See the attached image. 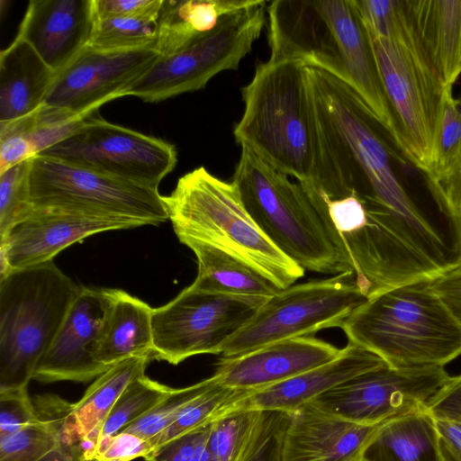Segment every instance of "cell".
I'll use <instances>...</instances> for the list:
<instances>
[{
    "instance_id": "cell-41",
    "label": "cell",
    "mask_w": 461,
    "mask_h": 461,
    "mask_svg": "<svg viewBox=\"0 0 461 461\" xmlns=\"http://www.w3.org/2000/svg\"><path fill=\"white\" fill-rule=\"evenodd\" d=\"M151 451L149 440L122 431L101 442L97 446L95 458L98 461H131L144 457Z\"/></svg>"
},
{
    "instance_id": "cell-3",
    "label": "cell",
    "mask_w": 461,
    "mask_h": 461,
    "mask_svg": "<svg viewBox=\"0 0 461 461\" xmlns=\"http://www.w3.org/2000/svg\"><path fill=\"white\" fill-rule=\"evenodd\" d=\"M244 111L233 135L277 171L301 184L317 181L321 142L308 66L297 59L259 64L241 88Z\"/></svg>"
},
{
    "instance_id": "cell-42",
    "label": "cell",
    "mask_w": 461,
    "mask_h": 461,
    "mask_svg": "<svg viewBox=\"0 0 461 461\" xmlns=\"http://www.w3.org/2000/svg\"><path fill=\"white\" fill-rule=\"evenodd\" d=\"M427 410L436 420L461 423V375L449 377L429 401Z\"/></svg>"
},
{
    "instance_id": "cell-26",
    "label": "cell",
    "mask_w": 461,
    "mask_h": 461,
    "mask_svg": "<svg viewBox=\"0 0 461 461\" xmlns=\"http://www.w3.org/2000/svg\"><path fill=\"white\" fill-rule=\"evenodd\" d=\"M197 260V289L248 297L268 299L279 290L272 282L238 258L210 244L179 238Z\"/></svg>"
},
{
    "instance_id": "cell-37",
    "label": "cell",
    "mask_w": 461,
    "mask_h": 461,
    "mask_svg": "<svg viewBox=\"0 0 461 461\" xmlns=\"http://www.w3.org/2000/svg\"><path fill=\"white\" fill-rule=\"evenodd\" d=\"M39 419L28 387L0 390V434L13 433Z\"/></svg>"
},
{
    "instance_id": "cell-25",
    "label": "cell",
    "mask_w": 461,
    "mask_h": 461,
    "mask_svg": "<svg viewBox=\"0 0 461 461\" xmlns=\"http://www.w3.org/2000/svg\"><path fill=\"white\" fill-rule=\"evenodd\" d=\"M259 0H164L158 19L155 50L167 58L212 31L226 14Z\"/></svg>"
},
{
    "instance_id": "cell-13",
    "label": "cell",
    "mask_w": 461,
    "mask_h": 461,
    "mask_svg": "<svg viewBox=\"0 0 461 461\" xmlns=\"http://www.w3.org/2000/svg\"><path fill=\"white\" fill-rule=\"evenodd\" d=\"M158 190L177 160L173 144L109 122L93 113L41 154Z\"/></svg>"
},
{
    "instance_id": "cell-46",
    "label": "cell",
    "mask_w": 461,
    "mask_h": 461,
    "mask_svg": "<svg viewBox=\"0 0 461 461\" xmlns=\"http://www.w3.org/2000/svg\"><path fill=\"white\" fill-rule=\"evenodd\" d=\"M362 461H366V460L363 459Z\"/></svg>"
},
{
    "instance_id": "cell-15",
    "label": "cell",
    "mask_w": 461,
    "mask_h": 461,
    "mask_svg": "<svg viewBox=\"0 0 461 461\" xmlns=\"http://www.w3.org/2000/svg\"><path fill=\"white\" fill-rule=\"evenodd\" d=\"M158 59L154 48L110 51L86 45L56 73L43 104L88 116L102 104L125 96Z\"/></svg>"
},
{
    "instance_id": "cell-9",
    "label": "cell",
    "mask_w": 461,
    "mask_h": 461,
    "mask_svg": "<svg viewBox=\"0 0 461 461\" xmlns=\"http://www.w3.org/2000/svg\"><path fill=\"white\" fill-rule=\"evenodd\" d=\"M366 297L354 271L292 285L268 298L221 348V358L339 327Z\"/></svg>"
},
{
    "instance_id": "cell-36",
    "label": "cell",
    "mask_w": 461,
    "mask_h": 461,
    "mask_svg": "<svg viewBox=\"0 0 461 461\" xmlns=\"http://www.w3.org/2000/svg\"><path fill=\"white\" fill-rule=\"evenodd\" d=\"M208 423L169 440L149 452L143 461H217L209 447Z\"/></svg>"
},
{
    "instance_id": "cell-31",
    "label": "cell",
    "mask_w": 461,
    "mask_h": 461,
    "mask_svg": "<svg viewBox=\"0 0 461 461\" xmlns=\"http://www.w3.org/2000/svg\"><path fill=\"white\" fill-rule=\"evenodd\" d=\"M158 21L140 17H115L95 21L88 46L121 51L154 48Z\"/></svg>"
},
{
    "instance_id": "cell-4",
    "label": "cell",
    "mask_w": 461,
    "mask_h": 461,
    "mask_svg": "<svg viewBox=\"0 0 461 461\" xmlns=\"http://www.w3.org/2000/svg\"><path fill=\"white\" fill-rule=\"evenodd\" d=\"M429 282L406 284L366 299L340 326L348 341L395 369L444 367L461 356V324Z\"/></svg>"
},
{
    "instance_id": "cell-7",
    "label": "cell",
    "mask_w": 461,
    "mask_h": 461,
    "mask_svg": "<svg viewBox=\"0 0 461 461\" xmlns=\"http://www.w3.org/2000/svg\"><path fill=\"white\" fill-rule=\"evenodd\" d=\"M80 288L53 261L0 278V390L28 387Z\"/></svg>"
},
{
    "instance_id": "cell-39",
    "label": "cell",
    "mask_w": 461,
    "mask_h": 461,
    "mask_svg": "<svg viewBox=\"0 0 461 461\" xmlns=\"http://www.w3.org/2000/svg\"><path fill=\"white\" fill-rule=\"evenodd\" d=\"M426 182L437 205L461 222V151L444 173Z\"/></svg>"
},
{
    "instance_id": "cell-10",
    "label": "cell",
    "mask_w": 461,
    "mask_h": 461,
    "mask_svg": "<svg viewBox=\"0 0 461 461\" xmlns=\"http://www.w3.org/2000/svg\"><path fill=\"white\" fill-rule=\"evenodd\" d=\"M29 192L34 208L134 220L146 225L168 220L158 190L48 156L31 158Z\"/></svg>"
},
{
    "instance_id": "cell-22",
    "label": "cell",
    "mask_w": 461,
    "mask_h": 461,
    "mask_svg": "<svg viewBox=\"0 0 461 461\" xmlns=\"http://www.w3.org/2000/svg\"><path fill=\"white\" fill-rule=\"evenodd\" d=\"M55 76L31 45L16 36L0 53V124L37 111Z\"/></svg>"
},
{
    "instance_id": "cell-43",
    "label": "cell",
    "mask_w": 461,
    "mask_h": 461,
    "mask_svg": "<svg viewBox=\"0 0 461 461\" xmlns=\"http://www.w3.org/2000/svg\"><path fill=\"white\" fill-rule=\"evenodd\" d=\"M429 283L432 290L461 324V262Z\"/></svg>"
},
{
    "instance_id": "cell-21",
    "label": "cell",
    "mask_w": 461,
    "mask_h": 461,
    "mask_svg": "<svg viewBox=\"0 0 461 461\" xmlns=\"http://www.w3.org/2000/svg\"><path fill=\"white\" fill-rule=\"evenodd\" d=\"M384 364L377 355L348 342L335 359L249 394L233 411L256 410L288 413L339 384Z\"/></svg>"
},
{
    "instance_id": "cell-38",
    "label": "cell",
    "mask_w": 461,
    "mask_h": 461,
    "mask_svg": "<svg viewBox=\"0 0 461 461\" xmlns=\"http://www.w3.org/2000/svg\"><path fill=\"white\" fill-rule=\"evenodd\" d=\"M288 413L265 411L261 428L244 461H280L282 438Z\"/></svg>"
},
{
    "instance_id": "cell-29",
    "label": "cell",
    "mask_w": 461,
    "mask_h": 461,
    "mask_svg": "<svg viewBox=\"0 0 461 461\" xmlns=\"http://www.w3.org/2000/svg\"><path fill=\"white\" fill-rule=\"evenodd\" d=\"M265 411H232L212 424L209 447L217 461H244L258 436Z\"/></svg>"
},
{
    "instance_id": "cell-18",
    "label": "cell",
    "mask_w": 461,
    "mask_h": 461,
    "mask_svg": "<svg viewBox=\"0 0 461 461\" xmlns=\"http://www.w3.org/2000/svg\"><path fill=\"white\" fill-rule=\"evenodd\" d=\"M340 351L314 337L293 338L238 357H220L213 375L225 386L254 393L330 362Z\"/></svg>"
},
{
    "instance_id": "cell-1",
    "label": "cell",
    "mask_w": 461,
    "mask_h": 461,
    "mask_svg": "<svg viewBox=\"0 0 461 461\" xmlns=\"http://www.w3.org/2000/svg\"><path fill=\"white\" fill-rule=\"evenodd\" d=\"M308 77L321 142L318 177L311 185L331 200L354 195L366 209L434 221L400 181L389 136L359 95L322 69L308 67Z\"/></svg>"
},
{
    "instance_id": "cell-27",
    "label": "cell",
    "mask_w": 461,
    "mask_h": 461,
    "mask_svg": "<svg viewBox=\"0 0 461 461\" xmlns=\"http://www.w3.org/2000/svg\"><path fill=\"white\" fill-rule=\"evenodd\" d=\"M366 461H443L436 420L427 409L388 420L366 448Z\"/></svg>"
},
{
    "instance_id": "cell-44",
    "label": "cell",
    "mask_w": 461,
    "mask_h": 461,
    "mask_svg": "<svg viewBox=\"0 0 461 461\" xmlns=\"http://www.w3.org/2000/svg\"><path fill=\"white\" fill-rule=\"evenodd\" d=\"M436 428L443 461H461V423L436 420Z\"/></svg>"
},
{
    "instance_id": "cell-11",
    "label": "cell",
    "mask_w": 461,
    "mask_h": 461,
    "mask_svg": "<svg viewBox=\"0 0 461 461\" xmlns=\"http://www.w3.org/2000/svg\"><path fill=\"white\" fill-rule=\"evenodd\" d=\"M267 1L224 15L194 42L160 58L125 93L156 103L203 88L215 75L237 69L251 50L266 22Z\"/></svg>"
},
{
    "instance_id": "cell-23",
    "label": "cell",
    "mask_w": 461,
    "mask_h": 461,
    "mask_svg": "<svg viewBox=\"0 0 461 461\" xmlns=\"http://www.w3.org/2000/svg\"><path fill=\"white\" fill-rule=\"evenodd\" d=\"M109 295L97 360L112 366L133 357H152L153 308L123 290L109 288Z\"/></svg>"
},
{
    "instance_id": "cell-17",
    "label": "cell",
    "mask_w": 461,
    "mask_h": 461,
    "mask_svg": "<svg viewBox=\"0 0 461 461\" xmlns=\"http://www.w3.org/2000/svg\"><path fill=\"white\" fill-rule=\"evenodd\" d=\"M109 301V288L81 286L32 379L87 382L111 367L96 358Z\"/></svg>"
},
{
    "instance_id": "cell-35",
    "label": "cell",
    "mask_w": 461,
    "mask_h": 461,
    "mask_svg": "<svg viewBox=\"0 0 461 461\" xmlns=\"http://www.w3.org/2000/svg\"><path fill=\"white\" fill-rule=\"evenodd\" d=\"M461 151V102L453 95V86H447L439 120L435 158L426 179L444 173Z\"/></svg>"
},
{
    "instance_id": "cell-19",
    "label": "cell",
    "mask_w": 461,
    "mask_h": 461,
    "mask_svg": "<svg viewBox=\"0 0 461 461\" xmlns=\"http://www.w3.org/2000/svg\"><path fill=\"white\" fill-rule=\"evenodd\" d=\"M387 421L357 424L304 404L288 412L280 461H362Z\"/></svg>"
},
{
    "instance_id": "cell-30",
    "label": "cell",
    "mask_w": 461,
    "mask_h": 461,
    "mask_svg": "<svg viewBox=\"0 0 461 461\" xmlns=\"http://www.w3.org/2000/svg\"><path fill=\"white\" fill-rule=\"evenodd\" d=\"M171 390L145 375L134 379L117 399L99 433L97 446L123 431L150 411ZM97 448V447H96Z\"/></svg>"
},
{
    "instance_id": "cell-5",
    "label": "cell",
    "mask_w": 461,
    "mask_h": 461,
    "mask_svg": "<svg viewBox=\"0 0 461 461\" xmlns=\"http://www.w3.org/2000/svg\"><path fill=\"white\" fill-rule=\"evenodd\" d=\"M231 182L265 235L304 270L338 275L352 270L341 239L299 182L241 147Z\"/></svg>"
},
{
    "instance_id": "cell-20",
    "label": "cell",
    "mask_w": 461,
    "mask_h": 461,
    "mask_svg": "<svg viewBox=\"0 0 461 461\" xmlns=\"http://www.w3.org/2000/svg\"><path fill=\"white\" fill-rule=\"evenodd\" d=\"M95 21L93 0H32L16 36L58 73L88 44Z\"/></svg>"
},
{
    "instance_id": "cell-33",
    "label": "cell",
    "mask_w": 461,
    "mask_h": 461,
    "mask_svg": "<svg viewBox=\"0 0 461 461\" xmlns=\"http://www.w3.org/2000/svg\"><path fill=\"white\" fill-rule=\"evenodd\" d=\"M209 383L210 377L186 387L171 388L158 403L123 431L146 440L154 438L175 422L183 410L206 389Z\"/></svg>"
},
{
    "instance_id": "cell-45",
    "label": "cell",
    "mask_w": 461,
    "mask_h": 461,
    "mask_svg": "<svg viewBox=\"0 0 461 461\" xmlns=\"http://www.w3.org/2000/svg\"><path fill=\"white\" fill-rule=\"evenodd\" d=\"M39 461H98V459H86L78 448L59 445Z\"/></svg>"
},
{
    "instance_id": "cell-8",
    "label": "cell",
    "mask_w": 461,
    "mask_h": 461,
    "mask_svg": "<svg viewBox=\"0 0 461 461\" xmlns=\"http://www.w3.org/2000/svg\"><path fill=\"white\" fill-rule=\"evenodd\" d=\"M369 37L397 129L396 147L428 176L434 163L443 96L448 86L430 61L411 13L395 40Z\"/></svg>"
},
{
    "instance_id": "cell-24",
    "label": "cell",
    "mask_w": 461,
    "mask_h": 461,
    "mask_svg": "<svg viewBox=\"0 0 461 461\" xmlns=\"http://www.w3.org/2000/svg\"><path fill=\"white\" fill-rule=\"evenodd\" d=\"M416 30L445 86L461 74V0H407Z\"/></svg>"
},
{
    "instance_id": "cell-14",
    "label": "cell",
    "mask_w": 461,
    "mask_h": 461,
    "mask_svg": "<svg viewBox=\"0 0 461 461\" xmlns=\"http://www.w3.org/2000/svg\"><path fill=\"white\" fill-rule=\"evenodd\" d=\"M449 377L442 366L395 369L384 364L306 404L348 421L373 425L427 409Z\"/></svg>"
},
{
    "instance_id": "cell-28",
    "label": "cell",
    "mask_w": 461,
    "mask_h": 461,
    "mask_svg": "<svg viewBox=\"0 0 461 461\" xmlns=\"http://www.w3.org/2000/svg\"><path fill=\"white\" fill-rule=\"evenodd\" d=\"M86 117L42 104L26 117L0 124V132L21 135L37 156L73 134Z\"/></svg>"
},
{
    "instance_id": "cell-2",
    "label": "cell",
    "mask_w": 461,
    "mask_h": 461,
    "mask_svg": "<svg viewBox=\"0 0 461 461\" xmlns=\"http://www.w3.org/2000/svg\"><path fill=\"white\" fill-rule=\"evenodd\" d=\"M267 14L269 59L301 60L342 80L396 144L394 118L354 0H275Z\"/></svg>"
},
{
    "instance_id": "cell-40",
    "label": "cell",
    "mask_w": 461,
    "mask_h": 461,
    "mask_svg": "<svg viewBox=\"0 0 461 461\" xmlns=\"http://www.w3.org/2000/svg\"><path fill=\"white\" fill-rule=\"evenodd\" d=\"M164 0H93L95 20L140 17L158 21Z\"/></svg>"
},
{
    "instance_id": "cell-32",
    "label": "cell",
    "mask_w": 461,
    "mask_h": 461,
    "mask_svg": "<svg viewBox=\"0 0 461 461\" xmlns=\"http://www.w3.org/2000/svg\"><path fill=\"white\" fill-rule=\"evenodd\" d=\"M59 445L56 429L40 417L17 431L0 434V461H39Z\"/></svg>"
},
{
    "instance_id": "cell-34",
    "label": "cell",
    "mask_w": 461,
    "mask_h": 461,
    "mask_svg": "<svg viewBox=\"0 0 461 461\" xmlns=\"http://www.w3.org/2000/svg\"><path fill=\"white\" fill-rule=\"evenodd\" d=\"M30 161L0 174V239L33 210L29 192Z\"/></svg>"
},
{
    "instance_id": "cell-16",
    "label": "cell",
    "mask_w": 461,
    "mask_h": 461,
    "mask_svg": "<svg viewBox=\"0 0 461 461\" xmlns=\"http://www.w3.org/2000/svg\"><path fill=\"white\" fill-rule=\"evenodd\" d=\"M144 225L134 220L33 207L0 239V278L14 269L51 262L61 250L89 236Z\"/></svg>"
},
{
    "instance_id": "cell-6",
    "label": "cell",
    "mask_w": 461,
    "mask_h": 461,
    "mask_svg": "<svg viewBox=\"0 0 461 461\" xmlns=\"http://www.w3.org/2000/svg\"><path fill=\"white\" fill-rule=\"evenodd\" d=\"M162 199L178 239L214 246L242 260L279 289L303 276L304 269L260 230L231 181L200 167L181 176Z\"/></svg>"
},
{
    "instance_id": "cell-12",
    "label": "cell",
    "mask_w": 461,
    "mask_h": 461,
    "mask_svg": "<svg viewBox=\"0 0 461 461\" xmlns=\"http://www.w3.org/2000/svg\"><path fill=\"white\" fill-rule=\"evenodd\" d=\"M267 300L190 285L167 304L153 309L152 358L178 365L196 355H220L223 345Z\"/></svg>"
}]
</instances>
